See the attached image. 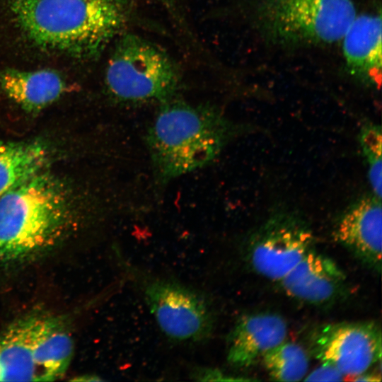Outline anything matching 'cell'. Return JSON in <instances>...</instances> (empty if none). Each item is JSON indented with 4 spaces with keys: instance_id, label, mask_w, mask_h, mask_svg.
Masks as SVG:
<instances>
[{
    "instance_id": "obj_1",
    "label": "cell",
    "mask_w": 382,
    "mask_h": 382,
    "mask_svg": "<svg viewBox=\"0 0 382 382\" xmlns=\"http://www.w3.org/2000/svg\"><path fill=\"white\" fill-rule=\"evenodd\" d=\"M235 134L234 125L212 105L162 103L145 134L156 185L207 166Z\"/></svg>"
},
{
    "instance_id": "obj_2",
    "label": "cell",
    "mask_w": 382,
    "mask_h": 382,
    "mask_svg": "<svg viewBox=\"0 0 382 382\" xmlns=\"http://www.w3.org/2000/svg\"><path fill=\"white\" fill-rule=\"evenodd\" d=\"M10 8L35 45L82 59L98 56L127 20L122 0H11Z\"/></svg>"
},
{
    "instance_id": "obj_3",
    "label": "cell",
    "mask_w": 382,
    "mask_h": 382,
    "mask_svg": "<svg viewBox=\"0 0 382 382\" xmlns=\"http://www.w3.org/2000/svg\"><path fill=\"white\" fill-rule=\"evenodd\" d=\"M72 221L62 185L42 171L30 176L0 198V264L21 262L47 251Z\"/></svg>"
},
{
    "instance_id": "obj_4",
    "label": "cell",
    "mask_w": 382,
    "mask_h": 382,
    "mask_svg": "<svg viewBox=\"0 0 382 382\" xmlns=\"http://www.w3.org/2000/svg\"><path fill=\"white\" fill-rule=\"evenodd\" d=\"M74 354L64 320L24 317L0 335V381H53L63 376Z\"/></svg>"
},
{
    "instance_id": "obj_5",
    "label": "cell",
    "mask_w": 382,
    "mask_h": 382,
    "mask_svg": "<svg viewBox=\"0 0 382 382\" xmlns=\"http://www.w3.org/2000/svg\"><path fill=\"white\" fill-rule=\"evenodd\" d=\"M354 0H260L258 30L284 45H326L340 41L357 16Z\"/></svg>"
},
{
    "instance_id": "obj_6",
    "label": "cell",
    "mask_w": 382,
    "mask_h": 382,
    "mask_svg": "<svg viewBox=\"0 0 382 382\" xmlns=\"http://www.w3.org/2000/svg\"><path fill=\"white\" fill-rule=\"evenodd\" d=\"M179 83L176 66L161 48L130 33L117 40L105 72L108 91L116 101L162 103L173 98Z\"/></svg>"
},
{
    "instance_id": "obj_7",
    "label": "cell",
    "mask_w": 382,
    "mask_h": 382,
    "mask_svg": "<svg viewBox=\"0 0 382 382\" xmlns=\"http://www.w3.org/2000/svg\"><path fill=\"white\" fill-rule=\"evenodd\" d=\"M139 286L161 330L179 342H199L212 334L214 315L200 293L172 280L126 267Z\"/></svg>"
},
{
    "instance_id": "obj_8",
    "label": "cell",
    "mask_w": 382,
    "mask_h": 382,
    "mask_svg": "<svg viewBox=\"0 0 382 382\" xmlns=\"http://www.w3.org/2000/svg\"><path fill=\"white\" fill-rule=\"evenodd\" d=\"M313 236L297 216L281 212L271 216L253 235L248 256L254 270L281 280L312 250Z\"/></svg>"
},
{
    "instance_id": "obj_9",
    "label": "cell",
    "mask_w": 382,
    "mask_h": 382,
    "mask_svg": "<svg viewBox=\"0 0 382 382\" xmlns=\"http://www.w3.org/2000/svg\"><path fill=\"white\" fill-rule=\"evenodd\" d=\"M314 352L323 363L344 376L366 372L381 355V331L371 322L343 323L322 329L314 341Z\"/></svg>"
},
{
    "instance_id": "obj_10",
    "label": "cell",
    "mask_w": 382,
    "mask_h": 382,
    "mask_svg": "<svg viewBox=\"0 0 382 382\" xmlns=\"http://www.w3.org/2000/svg\"><path fill=\"white\" fill-rule=\"evenodd\" d=\"M280 281L291 297L320 305L342 294L345 276L333 260L311 250Z\"/></svg>"
},
{
    "instance_id": "obj_11",
    "label": "cell",
    "mask_w": 382,
    "mask_h": 382,
    "mask_svg": "<svg viewBox=\"0 0 382 382\" xmlns=\"http://www.w3.org/2000/svg\"><path fill=\"white\" fill-rule=\"evenodd\" d=\"M381 27L380 13L357 15L341 39L349 73L377 88L381 81Z\"/></svg>"
},
{
    "instance_id": "obj_12",
    "label": "cell",
    "mask_w": 382,
    "mask_h": 382,
    "mask_svg": "<svg viewBox=\"0 0 382 382\" xmlns=\"http://www.w3.org/2000/svg\"><path fill=\"white\" fill-rule=\"evenodd\" d=\"M381 199L360 198L343 214L335 237L367 263L379 269L381 259Z\"/></svg>"
},
{
    "instance_id": "obj_13",
    "label": "cell",
    "mask_w": 382,
    "mask_h": 382,
    "mask_svg": "<svg viewBox=\"0 0 382 382\" xmlns=\"http://www.w3.org/2000/svg\"><path fill=\"white\" fill-rule=\"evenodd\" d=\"M287 325L280 316L263 313L240 319L228 337L227 359L237 367H247L283 342Z\"/></svg>"
},
{
    "instance_id": "obj_14",
    "label": "cell",
    "mask_w": 382,
    "mask_h": 382,
    "mask_svg": "<svg viewBox=\"0 0 382 382\" xmlns=\"http://www.w3.org/2000/svg\"><path fill=\"white\" fill-rule=\"evenodd\" d=\"M2 88L24 110L36 112L55 101L64 90L60 75L52 70L4 71L0 77Z\"/></svg>"
},
{
    "instance_id": "obj_15",
    "label": "cell",
    "mask_w": 382,
    "mask_h": 382,
    "mask_svg": "<svg viewBox=\"0 0 382 382\" xmlns=\"http://www.w3.org/2000/svg\"><path fill=\"white\" fill-rule=\"evenodd\" d=\"M47 161L38 142L0 144V198L22 181L42 170Z\"/></svg>"
},
{
    "instance_id": "obj_16",
    "label": "cell",
    "mask_w": 382,
    "mask_h": 382,
    "mask_svg": "<svg viewBox=\"0 0 382 382\" xmlns=\"http://www.w3.org/2000/svg\"><path fill=\"white\" fill-rule=\"evenodd\" d=\"M270 375L280 381H299L306 376L309 359L305 349L299 344L285 340L263 356Z\"/></svg>"
},
{
    "instance_id": "obj_17",
    "label": "cell",
    "mask_w": 382,
    "mask_h": 382,
    "mask_svg": "<svg viewBox=\"0 0 382 382\" xmlns=\"http://www.w3.org/2000/svg\"><path fill=\"white\" fill-rule=\"evenodd\" d=\"M382 139L381 128L374 124L364 125L359 133V142L366 162L368 178L373 195L381 199L382 195Z\"/></svg>"
},
{
    "instance_id": "obj_18",
    "label": "cell",
    "mask_w": 382,
    "mask_h": 382,
    "mask_svg": "<svg viewBox=\"0 0 382 382\" xmlns=\"http://www.w3.org/2000/svg\"><path fill=\"white\" fill-rule=\"evenodd\" d=\"M344 375L335 366L328 363H323L311 372L305 381H340L343 380Z\"/></svg>"
},
{
    "instance_id": "obj_19",
    "label": "cell",
    "mask_w": 382,
    "mask_h": 382,
    "mask_svg": "<svg viewBox=\"0 0 382 382\" xmlns=\"http://www.w3.org/2000/svg\"><path fill=\"white\" fill-rule=\"evenodd\" d=\"M222 371L214 368H199L192 374V377L201 381H239L240 378H231Z\"/></svg>"
},
{
    "instance_id": "obj_20",
    "label": "cell",
    "mask_w": 382,
    "mask_h": 382,
    "mask_svg": "<svg viewBox=\"0 0 382 382\" xmlns=\"http://www.w3.org/2000/svg\"><path fill=\"white\" fill-rule=\"evenodd\" d=\"M352 381H381V378L377 374L364 372L361 374L352 377Z\"/></svg>"
}]
</instances>
